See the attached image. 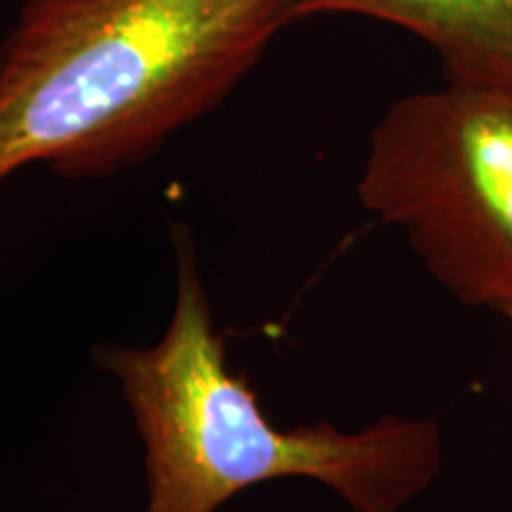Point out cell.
I'll list each match as a JSON object with an SVG mask.
<instances>
[{
  "mask_svg": "<svg viewBox=\"0 0 512 512\" xmlns=\"http://www.w3.org/2000/svg\"><path fill=\"white\" fill-rule=\"evenodd\" d=\"M508 323H510V325H512V320H508Z\"/></svg>",
  "mask_w": 512,
  "mask_h": 512,
  "instance_id": "obj_5",
  "label": "cell"
},
{
  "mask_svg": "<svg viewBox=\"0 0 512 512\" xmlns=\"http://www.w3.org/2000/svg\"><path fill=\"white\" fill-rule=\"evenodd\" d=\"M176 302L150 347L102 342L93 366L117 380L143 444V512H216L249 486L311 479L354 512H401L444 465L434 418L384 415L361 430L328 420L280 430L230 373L195 242L174 226Z\"/></svg>",
  "mask_w": 512,
  "mask_h": 512,
  "instance_id": "obj_2",
  "label": "cell"
},
{
  "mask_svg": "<svg viewBox=\"0 0 512 512\" xmlns=\"http://www.w3.org/2000/svg\"><path fill=\"white\" fill-rule=\"evenodd\" d=\"M363 17L420 38L446 81L512 93V0H299L294 22Z\"/></svg>",
  "mask_w": 512,
  "mask_h": 512,
  "instance_id": "obj_4",
  "label": "cell"
},
{
  "mask_svg": "<svg viewBox=\"0 0 512 512\" xmlns=\"http://www.w3.org/2000/svg\"><path fill=\"white\" fill-rule=\"evenodd\" d=\"M356 190L456 302L512 320V93L446 81L396 100Z\"/></svg>",
  "mask_w": 512,
  "mask_h": 512,
  "instance_id": "obj_3",
  "label": "cell"
},
{
  "mask_svg": "<svg viewBox=\"0 0 512 512\" xmlns=\"http://www.w3.org/2000/svg\"><path fill=\"white\" fill-rule=\"evenodd\" d=\"M299 0H24L0 43V183L147 162L207 117L294 22Z\"/></svg>",
  "mask_w": 512,
  "mask_h": 512,
  "instance_id": "obj_1",
  "label": "cell"
}]
</instances>
